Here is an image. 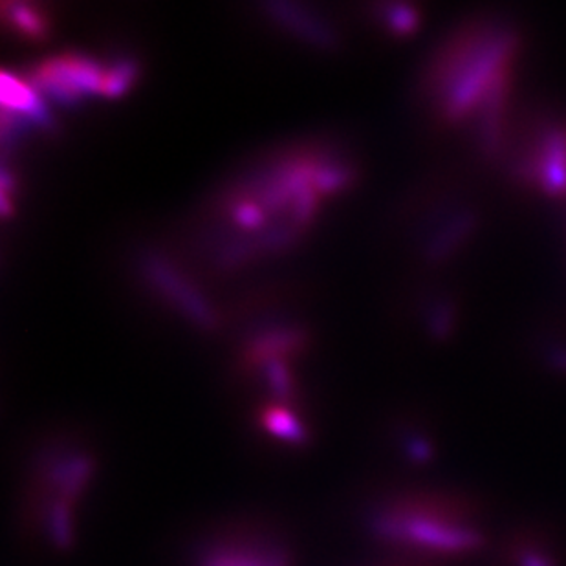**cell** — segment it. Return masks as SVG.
Masks as SVG:
<instances>
[{
  "label": "cell",
  "instance_id": "6da1fadb",
  "mask_svg": "<svg viewBox=\"0 0 566 566\" xmlns=\"http://www.w3.org/2000/svg\"><path fill=\"white\" fill-rule=\"evenodd\" d=\"M329 154H290L266 165L222 200L221 218L229 235L216 246V260L241 265L279 254L297 243L319 210L318 179Z\"/></svg>",
  "mask_w": 566,
  "mask_h": 566
},
{
  "label": "cell",
  "instance_id": "7a4b0ae2",
  "mask_svg": "<svg viewBox=\"0 0 566 566\" xmlns=\"http://www.w3.org/2000/svg\"><path fill=\"white\" fill-rule=\"evenodd\" d=\"M373 526L388 545L432 559H466L488 541L470 499L446 491L396 496L380 508Z\"/></svg>",
  "mask_w": 566,
  "mask_h": 566
},
{
  "label": "cell",
  "instance_id": "3957f363",
  "mask_svg": "<svg viewBox=\"0 0 566 566\" xmlns=\"http://www.w3.org/2000/svg\"><path fill=\"white\" fill-rule=\"evenodd\" d=\"M517 41L506 30H479L449 50L438 66V105L444 118L459 121L482 107L499 79L510 74Z\"/></svg>",
  "mask_w": 566,
  "mask_h": 566
},
{
  "label": "cell",
  "instance_id": "277c9868",
  "mask_svg": "<svg viewBox=\"0 0 566 566\" xmlns=\"http://www.w3.org/2000/svg\"><path fill=\"white\" fill-rule=\"evenodd\" d=\"M105 68L87 55L68 54L44 60L28 76L35 93L61 103L74 105L83 97L103 93Z\"/></svg>",
  "mask_w": 566,
  "mask_h": 566
},
{
  "label": "cell",
  "instance_id": "5b68a950",
  "mask_svg": "<svg viewBox=\"0 0 566 566\" xmlns=\"http://www.w3.org/2000/svg\"><path fill=\"white\" fill-rule=\"evenodd\" d=\"M143 276L149 285L163 296V299L173 305L184 318L193 321L196 327L211 330L216 324L215 310L200 293L199 288L189 282L171 263L163 257L149 255L141 263Z\"/></svg>",
  "mask_w": 566,
  "mask_h": 566
},
{
  "label": "cell",
  "instance_id": "8992f818",
  "mask_svg": "<svg viewBox=\"0 0 566 566\" xmlns=\"http://www.w3.org/2000/svg\"><path fill=\"white\" fill-rule=\"evenodd\" d=\"M266 10L271 19H276L282 28H288L297 38L305 39L308 43L318 46H332L335 35L332 28L327 26L316 13H310L307 8L288 2H274L266 4Z\"/></svg>",
  "mask_w": 566,
  "mask_h": 566
},
{
  "label": "cell",
  "instance_id": "52a82bcc",
  "mask_svg": "<svg viewBox=\"0 0 566 566\" xmlns=\"http://www.w3.org/2000/svg\"><path fill=\"white\" fill-rule=\"evenodd\" d=\"M535 177L546 193H566V138L562 132L546 136L535 165Z\"/></svg>",
  "mask_w": 566,
  "mask_h": 566
},
{
  "label": "cell",
  "instance_id": "ba28073f",
  "mask_svg": "<svg viewBox=\"0 0 566 566\" xmlns=\"http://www.w3.org/2000/svg\"><path fill=\"white\" fill-rule=\"evenodd\" d=\"M508 566H562L556 548L541 535L519 534L508 543Z\"/></svg>",
  "mask_w": 566,
  "mask_h": 566
},
{
  "label": "cell",
  "instance_id": "9c48e42d",
  "mask_svg": "<svg viewBox=\"0 0 566 566\" xmlns=\"http://www.w3.org/2000/svg\"><path fill=\"white\" fill-rule=\"evenodd\" d=\"M2 13L13 32L28 41H44L49 38L50 21L41 6L30 2H2Z\"/></svg>",
  "mask_w": 566,
  "mask_h": 566
},
{
  "label": "cell",
  "instance_id": "30bf717a",
  "mask_svg": "<svg viewBox=\"0 0 566 566\" xmlns=\"http://www.w3.org/2000/svg\"><path fill=\"white\" fill-rule=\"evenodd\" d=\"M301 332L288 329V327L271 329L252 343L248 360L249 363H265L274 357H282V354H288V352H296L297 349H301Z\"/></svg>",
  "mask_w": 566,
  "mask_h": 566
},
{
  "label": "cell",
  "instance_id": "8fae6325",
  "mask_svg": "<svg viewBox=\"0 0 566 566\" xmlns=\"http://www.w3.org/2000/svg\"><path fill=\"white\" fill-rule=\"evenodd\" d=\"M263 426L274 437L286 442L297 444L307 440V429L290 409L281 405H271L263 413Z\"/></svg>",
  "mask_w": 566,
  "mask_h": 566
},
{
  "label": "cell",
  "instance_id": "7c38bea8",
  "mask_svg": "<svg viewBox=\"0 0 566 566\" xmlns=\"http://www.w3.org/2000/svg\"><path fill=\"white\" fill-rule=\"evenodd\" d=\"M204 566H285V563L279 559V556H271L268 559L266 554H260L254 548L229 546V548H221L215 554H211Z\"/></svg>",
  "mask_w": 566,
  "mask_h": 566
},
{
  "label": "cell",
  "instance_id": "4fadbf2b",
  "mask_svg": "<svg viewBox=\"0 0 566 566\" xmlns=\"http://www.w3.org/2000/svg\"><path fill=\"white\" fill-rule=\"evenodd\" d=\"M138 68L132 60H119L110 68H105V79H103V96L118 97L130 88L135 82Z\"/></svg>",
  "mask_w": 566,
  "mask_h": 566
},
{
  "label": "cell",
  "instance_id": "5bb4252c",
  "mask_svg": "<svg viewBox=\"0 0 566 566\" xmlns=\"http://www.w3.org/2000/svg\"><path fill=\"white\" fill-rule=\"evenodd\" d=\"M383 17H385L387 26L396 35H409V33L415 32L418 21H420V17L416 13L415 8L405 4L387 6L385 11H383Z\"/></svg>",
  "mask_w": 566,
  "mask_h": 566
}]
</instances>
